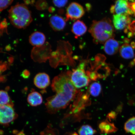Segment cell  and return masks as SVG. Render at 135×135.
Returning a JSON list of instances; mask_svg holds the SVG:
<instances>
[{"label": "cell", "mask_w": 135, "mask_h": 135, "mask_svg": "<svg viewBox=\"0 0 135 135\" xmlns=\"http://www.w3.org/2000/svg\"><path fill=\"white\" fill-rule=\"evenodd\" d=\"M89 32L93 38L94 42L97 44H104L114 36V27L108 18L93 21Z\"/></svg>", "instance_id": "1"}, {"label": "cell", "mask_w": 135, "mask_h": 135, "mask_svg": "<svg viewBox=\"0 0 135 135\" xmlns=\"http://www.w3.org/2000/svg\"><path fill=\"white\" fill-rule=\"evenodd\" d=\"M8 18L11 24L18 28H25L33 21L31 13L26 5L17 4L8 11Z\"/></svg>", "instance_id": "2"}, {"label": "cell", "mask_w": 135, "mask_h": 135, "mask_svg": "<svg viewBox=\"0 0 135 135\" xmlns=\"http://www.w3.org/2000/svg\"><path fill=\"white\" fill-rule=\"evenodd\" d=\"M76 97L75 94L67 92L57 93L55 95L47 99L45 104L47 110L50 114H55L66 108Z\"/></svg>", "instance_id": "3"}, {"label": "cell", "mask_w": 135, "mask_h": 135, "mask_svg": "<svg viewBox=\"0 0 135 135\" xmlns=\"http://www.w3.org/2000/svg\"><path fill=\"white\" fill-rule=\"evenodd\" d=\"M51 87L54 92L64 91L78 94V91L72 83L68 72L56 76L52 81Z\"/></svg>", "instance_id": "4"}, {"label": "cell", "mask_w": 135, "mask_h": 135, "mask_svg": "<svg viewBox=\"0 0 135 135\" xmlns=\"http://www.w3.org/2000/svg\"><path fill=\"white\" fill-rule=\"evenodd\" d=\"M85 66V63H82L72 72H68L70 80L76 88L86 86L90 82V79L84 70Z\"/></svg>", "instance_id": "5"}, {"label": "cell", "mask_w": 135, "mask_h": 135, "mask_svg": "<svg viewBox=\"0 0 135 135\" xmlns=\"http://www.w3.org/2000/svg\"><path fill=\"white\" fill-rule=\"evenodd\" d=\"M13 107L10 105H0V124L8 125L17 117Z\"/></svg>", "instance_id": "6"}, {"label": "cell", "mask_w": 135, "mask_h": 135, "mask_svg": "<svg viewBox=\"0 0 135 135\" xmlns=\"http://www.w3.org/2000/svg\"><path fill=\"white\" fill-rule=\"evenodd\" d=\"M85 11L83 7L79 3L72 2L70 4L66 10L67 20H76L83 16Z\"/></svg>", "instance_id": "7"}, {"label": "cell", "mask_w": 135, "mask_h": 135, "mask_svg": "<svg viewBox=\"0 0 135 135\" xmlns=\"http://www.w3.org/2000/svg\"><path fill=\"white\" fill-rule=\"evenodd\" d=\"M110 12L114 15H133L129 8L128 1L119 0L116 1L114 5L111 7Z\"/></svg>", "instance_id": "8"}, {"label": "cell", "mask_w": 135, "mask_h": 135, "mask_svg": "<svg viewBox=\"0 0 135 135\" xmlns=\"http://www.w3.org/2000/svg\"><path fill=\"white\" fill-rule=\"evenodd\" d=\"M113 20L114 27L118 30L124 29L131 23V18L127 15H114Z\"/></svg>", "instance_id": "9"}, {"label": "cell", "mask_w": 135, "mask_h": 135, "mask_svg": "<svg viewBox=\"0 0 135 135\" xmlns=\"http://www.w3.org/2000/svg\"><path fill=\"white\" fill-rule=\"evenodd\" d=\"M34 83L38 88L46 89L50 84V77L44 73H38L35 76L34 79Z\"/></svg>", "instance_id": "10"}, {"label": "cell", "mask_w": 135, "mask_h": 135, "mask_svg": "<svg viewBox=\"0 0 135 135\" xmlns=\"http://www.w3.org/2000/svg\"><path fill=\"white\" fill-rule=\"evenodd\" d=\"M50 24L55 31H60L64 29L66 25L65 20L61 16L55 15L51 17Z\"/></svg>", "instance_id": "11"}, {"label": "cell", "mask_w": 135, "mask_h": 135, "mask_svg": "<svg viewBox=\"0 0 135 135\" xmlns=\"http://www.w3.org/2000/svg\"><path fill=\"white\" fill-rule=\"evenodd\" d=\"M119 42L114 38L109 39L104 43V49L106 54L113 55L117 53L119 49Z\"/></svg>", "instance_id": "12"}, {"label": "cell", "mask_w": 135, "mask_h": 135, "mask_svg": "<svg viewBox=\"0 0 135 135\" xmlns=\"http://www.w3.org/2000/svg\"><path fill=\"white\" fill-rule=\"evenodd\" d=\"M87 27L83 22L78 20L73 23L72 28V33L75 38H78L85 34L87 31Z\"/></svg>", "instance_id": "13"}, {"label": "cell", "mask_w": 135, "mask_h": 135, "mask_svg": "<svg viewBox=\"0 0 135 135\" xmlns=\"http://www.w3.org/2000/svg\"><path fill=\"white\" fill-rule=\"evenodd\" d=\"M46 38L44 35L40 32H35L30 35L29 38L30 43L33 46L40 47L44 44Z\"/></svg>", "instance_id": "14"}, {"label": "cell", "mask_w": 135, "mask_h": 135, "mask_svg": "<svg viewBox=\"0 0 135 135\" xmlns=\"http://www.w3.org/2000/svg\"><path fill=\"white\" fill-rule=\"evenodd\" d=\"M119 52L121 56L124 59H131L134 56V50L132 47L127 43L124 44L120 47Z\"/></svg>", "instance_id": "15"}, {"label": "cell", "mask_w": 135, "mask_h": 135, "mask_svg": "<svg viewBox=\"0 0 135 135\" xmlns=\"http://www.w3.org/2000/svg\"><path fill=\"white\" fill-rule=\"evenodd\" d=\"M28 103L30 105L36 106L40 105L43 102L41 94L36 91H33L28 94L27 98Z\"/></svg>", "instance_id": "16"}, {"label": "cell", "mask_w": 135, "mask_h": 135, "mask_svg": "<svg viewBox=\"0 0 135 135\" xmlns=\"http://www.w3.org/2000/svg\"><path fill=\"white\" fill-rule=\"evenodd\" d=\"M99 126L101 132L103 134H110L115 132L117 130V128L114 124L107 120L101 122Z\"/></svg>", "instance_id": "17"}, {"label": "cell", "mask_w": 135, "mask_h": 135, "mask_svg": "<svg viewBox=\"0 0 135 135\" xmlns=\"http://www.w3.org/2000/svg\"><path fill=\"white\" fill-rule=\"evenodd\" d=\"M10 105L13 104L7 92L4 90H0V105Z\"/></svg>", "instance_id": "18"}, {"label": "cell", "mask_w": 135, "mask_h": 135, "mask_svg": "<svg viewBox=\"0 0 135 135\" xmlns=\"http://www.w3.org/2000/svg\"><path fill=\"white\" fill-rule=\"evenodd\" d=\"M124 129L126 132L135 135V117L131 118L126 121Z\"/></svg>", "instance_id": "19"}, {"label": "cell", "mask_w": 135, "mask_h": 135, "mask_svg": "<svg viewBox=\"0 0 135 135\" xmlns=\"http://www.w3.org/2000/svg\"><path fill=\"white\" fill-rule=\"evenodd\" d=\"M89 90L91 95L94 97H98L100 94L101 91L100 84L97 82L91 84Z\"/></svg>", "instance_id": "20"}, {"label": "cell", "mask_w": 135, "mask_h": 135, "mask_svg": "<svg viewBox=\"0 0 135 135\" xmlns=\"http://www.w3.org/2000/svg\"><path fill=\"white\" fill-rule=\"evenodd\" d=\"M79 135H94L96 131L90 126L84 125L82 126L78 131Z\"/></svg>", "instance_id": "21"}, {"label": "cell", "mask_w": 135, "mask_h": 135, "mask_svg": "<svg viewBox=\"0 0 135 135\" xmlns=\"http://www.w3.org/2000/svg\"><path fill=\"white\" fill-rule=\"evenodd\" d=\"M35 6L37 9L40 11H43L46 9L48 6L46 1H38L36 3Z\"/></svg>", "instance_id": "22"}, {"label": "cell", "mask_w": 135, "mask_h": 135, "mask_svg": "<svg viewBox=\"0 0 135 135\" xmlns=\"http://www.w3.org/2000/svg\"><path fill=\"white\" fill-rule=\"evenodd\" d=\"M13 1H0V11L8 8L13 2Z\"/></svg>", "instance_id": "23"}, {"label": "cell", "mask_w": 135, "mask_h": 135, "mask_svg": "<svg viewBox=\"0 0 135 135\" xmlns=\"http://www.w3.org/2000/svg\"><path fill=\"white\" fill-rule=\"evenodd\" d=\"M67 1H54L53 2L56 6L59 8L64 7L67 3Z\"/></svg>", "instance_id": "24"}, {"label": "cell", "mask_w": 135, "mask_h": 135, "mask_svg": "<svg viewBox=\"0 0 135 135\" xmlns=\"http://www.w3.org/2000/svg\"><path fill=\"white\" fill-rule=\"evenodd\" d=\"M55 130L48 127L44 131L41 132V135H53L55 134Z\"/></svg>", "instance_id": "25"}, {"label": "cell", "mask_w": 135, "mask_h": 135, "mask_svg": "<svg viewBox=\"0 0 135 135\" xmlns=\"http://www.w3.org/2000/svg\"><path fill=\"white\" fill-rule=\"evenodd\" d=\"M129 8L135 16V1H132L131 2H128Z\"/></svg>", "instance_id": "26"}, {"label": "cell", "mask_w": 135, "mask_h": 135, "mask_svg": "<svg viewBox=\"0 0 135 135\" xmlns=\"http://www.w3.org/2000/svg\"><path fill=\"white\" fill-rule=\"evenodd\" d=\"M8 23L6 20L5 19L0 23V29L2 30L7 28Z\"/></svg>", "instance_id": "27"}, {"label": "cell", "mask_w": 135, "mask_h": 135, "mask_svg": "<svg viewBox=\"0 0 135 135\" xmlns=\"http://www.w3.org/2000/svg\"><path fill=\"white\" fill-rule=\"evenodd\" d=\"M30 72L27 70L23 71L21 75L25 79L28 78L30 76Z\"/></svg>", "instance_id": "28"}, {"label": "cell", "mask_w": 135, "mask_h": 135, "mask_svg": "<svg viewBox=\"0 0 135 135\" xmlns=\"http://www.w3.org/2000/svg\"><path fill=\"white\" fill-rule=\"evenodd\" d=\"M25 4L26 5H29L30 4H33L35 2V1H24Z\"/></svg>", "instance_id": "29"}, {"label": "cell", "mask_w": 135, "mask_h": 135, "mask_svg": "<svg viewBox=\"0 0 135 135\" xmlns=\"http://www.w3.org/2000/svg\"><path fill=\"white\" fill-rule=\"evenodd\" d=\"M16 134V135H25L23 131H21L20 132H18Z\"/></svg>", "instance_id": "30"}, {"label": "cell", "mask_w": 135, "mask_h": 135, "mask_svg": "<svg viewBox=\"0 0 135 135\" xmlns=\"http://www.w3.org/2000/svg\"><path fill=\"white\" fill-rule=\"evenodd\" d=\"M1 71H2L1 70V68H0V81L4 80V78H3V76H1Z\"/></svg>", "instance_id": "31"}, {"label": "cell", "mask_w": 135, "mask_h": 135, "mask_svg": "<svg viewBox=\"0 0 135 135\" xmlns=\"http://www.w3.org/2000/svg\"><path fill=\"white\" fill-rule=\"evenodd\" d=\"M54 10L53 7H50L49 8V11L50 12H53V11Z\"/></svg>", "instance_id": "32"}, {"label": "cell", "mask_w": 135, "mask_h": 135, "mask_svg": "<svg viewBox=\"0 0 135 135\" xmlns=\"http://www.w3.org/2000/svg\"><path fill=\"white\" fill-rule=\"evenodd\" d=\"M6 50L8 51H9L11 50V47L9 45H8L6 47Z\"/></svg>", "instance_id": "33"}, {"label": "cell", "mask_w": 135, "mask_h": 135, "mask_svg": "<svg viewBox=\"0 0 135 135\" xmlns=\"http://www.w3.org/2000/svg\"><path fill=\"white\" fill-rule=\"evenodd\" d=\"M131 46L133 48H135V43H132Z\"/></svg>", "instance_id": "34"}, {"label": "cell", "mask_w": 135, "mask_h": 135, "mask_svg": "<svg viewBox=\"0 0 135 135\" xmlns=\"http://www.w3.org/2000/svg\"><path fill=\"white\" fill-rule=\"evenodd\" d=\"M72 135H78L76 133H74Z\"/></svg>", "instance_id": "35"}, {"label": "cell", "mask_w": 135, "mask_h": 135, "mask_svg": "<svg viewBox=\"0 0 135 135\" xmlns=\"http://www.w3.org/2000/svg\"><path fill=\"white\" fill-rule=\"evenodd\" d=\"M134 34H135V33H134Z\"/></svg>", "instance_id": "36"}]
</instances>
